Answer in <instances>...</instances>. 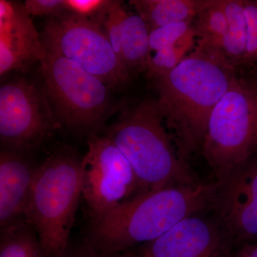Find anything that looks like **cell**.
I'll return each mask as SVG.
<instances>
[{
    "instance_id": "obj_15",
    "label": "cell",
    "mask_w": 257,
    "mask_h": 257,
    "mask_svg": "<svg viewBox=\"0 0 257 257\" xmlns=\"http://www.w3.org/2000/svg\"><path fill=\"white\" fill-rule=\"evenodd\" d=\"M150 32L139 15L126 12L123 21L121 62L130 74L147 71Z\"/></svg>"
},
{
    "instance_id": "obj_19",
    "label": "cell",
    "mask_w": 257,
    "mask_h": 257,
    "mask_svg": "<svg viewBox=\"0 0 257 257\" xmlns=\"http://www.w3.org/2000/svg\"><path fill=\"white\" fill-rule=\"evenodd\" d=\"M196 37L194 27L189 33L181 39L178 43L165 47L150 56L147 61V72L149 76L157 78L169 73L187 57L186 54L194 45Z\"/></svg>"
},
{
    "instance_id": "obj_10",
    "label": "cell",
    "mask_w": 257,
    "mask_h": 257,
    "mask_svg": "<svg viewBox=\"0 0 257 257\" xmlns=\"http://www.w3.org/2000/svg\"><path fill=\"white\" fill-rule=\"evenodd\" d=\"M216 182L211 208L214 219L231 243H253L257 240V155Z\"/></svg>"
},
{
    "instance_id": "obj_11",
    "label": "cell",
    "mask_w": 257,
    "mask_h": 257,
    "mask_svg": "<svg viewBox=\"0 0 257 257\" xmlns=\"http://www.w3.org/2000/svg\"><path fill=\"white\" fill-rule=\"evenodd\" d=\"M231 243L215 219L196 214L133 252L137 257H232Z\"/></svg>"
},
{
    "instance_id": "obj_26",
    "label": "cell",
    "mask_w": 257,
    "mask_h": 257,
    "mask_svg": "<svg viewBox=\"0 0 257 257\" xmlns=\"http://www.w3.org/2000/svg\"><path fill=\"white\" fill-rule=\"evenodd\" d=\"M232 257H257V243L242 245Z\"/></svg>"
},
{
    "instance_id": "obj_14",
    "label": "cell",
    "mask_w": 257,
    "mask_h": 257,
    "mask_svg": "<svg viewBox=\"0 0 257 257\" xmlns=\"http://www.w3.org/2000/svg\"><path fill=\"white\" fill-rule=\"evenodd\" d=\"M130 3L150 32L172 24L194 21L204 0H132Z\"/></svg>"
},
{
    "instance_id": "obj_21",
    "label": "cell",
    "mask_w": 257,
    "mask_h": 257,
    "mask_svg": "<svg viewBox=\"0 0 257 257\" xmlns=\"http://www.w3.org/2000/svg\"><path fill=\"white\" fill-rule=\"evenodd\" d=\"M192 29L193 21H188L172 24L150 32L149 35L150 55L152 52H157L178 43Z\"/></svg>"
},
{
    "instance_id": "obj_28",
    "label": "cell",
    "mask_w": 257,
    "mask_h": 257,
    "mask_svg": "<svg viewBox=\"0 0 257 257\" xmlns=\"http://www.w3.org/2000/svg\"><path fill=\"white\" fill-rule=\"evenodd\" d=\"M109 257H118V253L117 254L113 255V256H111Z\"/></svg>"
},
{
    "instance_id": "obj_25",
    "label": "cell",
    "mask_w": 257,
    "mask_h": 257,
    "mask_svg": "<svg viewBox=\"0 0 257 257\" xmlns=\"http://www.w3.org/2000/svg\"><path fill=\"white\" fill-rule=\"evenodd\" d=\"M60 257H101L89 245L84 242L76 248L69 246L68 250Z\"/></svg>"
},
{
    "instance_id": "obj_18",
    "label": "cell",
    "mask_w": 257,
    "mask_h": 257,
    "mask_svg": "<svg viewBox=\"0 0 257 257\" xmlns=\"http://www.w3.org/2000/svg\"><path fill=\"white\" fill-rule=\"evenodd\" d=\"M0 257H46L35 230L25 219L0 229Z\"/></svg>"
},
{
    "instance_id": "obj_20",
    "label": "cell",
    "mask_w": 257,
    "mask_h": 257,
    "mask_svg": "<svg viewBox=\"0 0 257 257\" xmlns=\"http://www.w3.org/2000/svg\"><path fill=\"white\" fill-rule=\"evenodd\" d=\"M126 13V10L122 7V2L109 1L98 15V19L104 25L106 36L121 62L123 21Z\"/></svg>"
},
{
    "instance_id": "obj_9",
    "label": "cell",
    "mask_w": 257,
    "mask_h": 257,
    "mask_svg": "<svg viewBox=\"0 0 257 257\" xmlns=\"http://www.w3.org/2000/svg\"><path fill=\"white\" fill-rule=\"evenodd\" d=\"M46 91L18 79L0 87V140L3 149L26 153L50 137L58 121L51 112Z\"/></svg>"
},
{
    "instance_id": "obj_6",
    "label": "cell",
    "mask_w": 257,
    "mask_h": 257,
    "mask_svg": "<svg viewBox=\"0 0 257 257\" xmlns=\"http://www.w3.org/2000/svg\"><path fill=\"white\" fill-rule=\"evenodd\" d=\"M41 72L61 124L77 132L90 131L101 124L110 107L111 87L75 62L48 50Z\"/></svg>"
},
{
    "instance_id": "obj_12",
    "label": "cell",
    "mask_w": 257,
    "mask_h": 257,
    "mask_svg": "<svg viewBox=\"0 0 257 257\" xmlns=\"http://www.w3.org/2000/svg\"><path fill=\"white\" fill-rule=\"evenodd\" d=\"M46 50L24 4L0 1V74L45 58Z\"/></svg>"
},
{
    "instance_id": "obj_7",
    "label": "cell",
    "mask_w": 257,
    "mask_h": 257,
    "mask_svg": "<svg viewBox=\"0 0 257 257\" xmlns=\"http://www.w3.org/2000/svg\"><path fill=\"white\" fill-rule=\"evenodd\" d=\"M42 40L46 50L75 62L109 87L130 82V72L95 20L69 13L54 17L45 25Z\"/></svg>"
},
{
    "instance_id": "obj_24",
    "label": "cell",
    "mask_w": 257,
    "mask_h": 257,
    "mask_svg": "<svg viewBox=\"0 0 257 257\" xmlns=\"http://www.w3.org/2000/svg\"><path fill=\"white\" fill-rule=\"evenodd\" d=\"M30 16H59L63 14L64 0H27L24 3Z\"/></svg>"
},
{
    "instance_id": "obj_3",
    "label": "cell",
    "mask_w": 257,
    "mask_h": 257,
    "mask_svg": "<svg viewBox=\"0 0 257 257\" xmlns=\"http://www.w3.org/2000/svg\"><path fill=\"white\" fill-rule=\"evenodd\" d=\"M165 126L157 101L145 100L124 113L106 134L130 162L140 194L200 182Z\"/></svg>"
},
{
    "instance_id": "obj_16",
    "label": "cell",
    "mask_w": 257,
    "mask_h": 257,
    "mask_svg": "<svg viewBox=\"0 0 257 257\" xmlns=\"http://www.w3.org/2000/svg\"><path fill=\"white\" fill-rule=\"evenodd\" d=\"M228 30L221 47V53L236 67L245 63L247 28L243 0H222Z\"/></svg>"
},
{
    "instance_id": "obj_13",
    "label": "cell",
    "mask_w": 257,
    "mask_h": 257,
    "mask_svg": "<svg viewBox=\"0 0 257 257\" xmlns=\"http://www.w3.org/2000/svg\"><path fill=\"white\" fill-rule=\"evenodd\" d=\"M39 166L25 153L3 149L0 154V229L25 219Z\"/></svg>"
},
{
    "instance_id": "obj_8",
    "label": "cell",
    "mask_w": 257,
    "mask_h": 257,
    "mask_svg": "<svg viewBox=\"0 0 257 257\" xmlns=\"http://www.w3.org/2000/svg\"><path fill=\"white\" fill-rule=\"evenodd\" d=\"M140 194L138 179L126 157L107 137L92 136L82 158V195L89 221Z\"/></svg>"
},
{
    "instance_id": "obj_23",
    "label": "cell",
    "mask_w": 257,
    "mask_h": 257,
    "mask_svg": "<svg viewBox=\"0 0 257 257\" xmlns=\"http://www.w3.org/2000/svg\"><path fill=\"white\" fill-rule=\"evenodd\" d=\"M108 2L105 0H64V9L81 18L90 19L100 14Z\"/></svg>"
},
{
    "instance_id": "obj_27",
    "label": "cell",
    "mask_w": 257,
    "mask_h": 257,
    "mask_svg": "<svg viewBox=\"0 0 257 257\" xmlns=\"http://www.w3.org/2000/svg\"><path fill=\"white\" fill-rule=\"evenodd\" d=\"M118 257H137L132 250L125 251V252L118 253Z\"/></svg>"
},
{
    "instance_id": "obj_1",
    "label": "cell",
    "mask_w": 257,
    "mask_h": 257,
    "mask_svg": "<svg viewBox=\"0 0 257 257\" xmlns=\"http://www.w3.org/2000/svg\"><path fill=\"white\" fill-rule=\"evenodd\" d=\"M235 68L219 51L198 44L175 69L155 78L159 110L184 160L202 149L211 112L231 87Z\"/></svg>"
},
{
    "instance_id": "obj_2",
    "label": "cell",
    "mask_w": 257,
    "mask_h": 257,
    "mask_svg": "<svg viewBox=\"0 0 257 257\" xmlns=\"http://www.w3.org/2000/svg\"><path fill=\"white\" fill-rule=\"evenodd\" d=\"M217 182L172 186L138 194L89 221L84 242L109 257L160 237L179 221L211 208Z\"/></svg>"
},
{
    "instance_id": "obj_17",
    "label": "cell",
    "mask_w": 257,
    "mask_h": 257,
    "mask_svg": "<svg viewBox=\"0 0 257 257\" xmlns=\"http://www.w3.org/2000/svg\"><path fill=\"white\" fill-rule=\"evenodd\" d=\"M193 24L198 44L219 51L228 30L222 0H204ZM222 54V53H221Z\"/></svg>"
},
{
    "instance_id": "obj_22",
    "label": "cell",
    "mask_w": 257,
    "mask_h": 257,
    "mask_svg": "<svg viewBox=\"0 0 257 257\" xmlns=\"http://www.w3.org/2000/svg\"><path fill=\"white\" fill-rule=\"evenodd\" d=\"M247 28V44L245 63H257V1L243 0Z\"/></svg>"
},
{
    "instance_id": "obj_4",
    "label": "cell",
    "mask_w": 257,
    "mask_h": 257,
    "mask_svg": "<svg viewBox=\"0 0 257 257\" xmlns=\"http://www.w3.org/2000/svg\"><path fill=\"white\" fill-rule=\"evenodd\" d=\"M82 195V159L72 149H58L39 165L25 219L45 256L60 257L68 250Z\"/></svg>"
},
{
    "instance_id": "obj_5",
    "label": "cell",
    "mask_w": 257,
    "mask_h": 257,
    "mask_svg": "<svg viewBox=\"0 0 257 257\" xmlns=\"http://www.w3.org/2000/svg\"><path fill=\"white\" fill-rule=\"evenodd\" d=\"M202 151L216 179L257 155V82L236 76L211 112Z\"/></svg>"
}]
</instances>
